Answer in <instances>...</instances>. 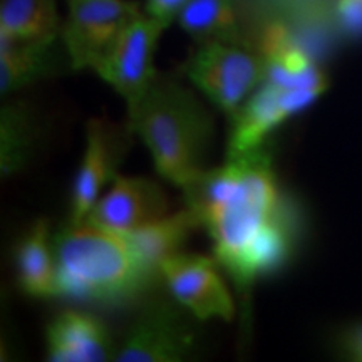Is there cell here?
<instances>
[{"instance_id": "8fae6325", "label": "cell", "mask_w": 362, "mask_h": 362, "mask_svg": "<svg viewBox=\"0 0 362 362\" xmlns=\"http://www.w3.org/2000/svg\"><path fill=\"white\" fill-rule=\"evenodd\" d=\"M124 136L106 119H90L86 128V149L74 188H72L69 223H83L99 200L107 181L115 180L116 168L123 160Z\"/></svg>"}, {"instance_id": "30bf717a", "label": "cell", "mask_w": 362, "mask_h": 362, "mask_svg": "<svg viewBox=\"0 0 362 362\" xmlns=\"http://www.w3.org/2000/svg\"><path fill=\"white\" fill-rule=\"evenodd\" d=\"M168 215V198L156 181L117 173L112 187L94 203L86 221L128 235Z\"/></svg>"}, {"instance_id": "7c38bea8", "label": "cell", "mask_w": 362, "mask_h": 362, "mask_svg": "<svg viewBox=\"0 0 362 362\" xmlns=\"http://www.w3.org/2000/svg\"><path fill=\"white\" fill-rule=\"evenodd\" d=\"M259 52L265 62V81L285 89L310 90L322 94L327 81L305 47L279 22L262 33Z\"/></svg>"}, {"instance_id": "e0dca14e", "label": "cell", "mask_w": 362, "mask_h": 362, "mask_svg": "<svg viewBox=\"0 0 362 362\" xmlns=\"http://www.w3.org/2000/svg\"><path fill=\"white\" fill-rule=\"evenodd\" d=\"M176 21L197 44L243 42L237 0H189Z\"/></svg>"}, {"instance_id": "5bb4252c", "label": "cell", "mask_w": 362, "mask_h": 362, "mask_svg": "<svg viewBox=\"0 0 362 362\" xmlns=\"http://www.w3.org/2000/svg\"><path fill=\"white\" fill-rule=\"evenodd\" d=\"M202 226V221L189 208L166 215L134 230L128 235L129 245L149 272L161 279V264L181 252L189 235Z\"/></svg>"}, {"instance_id": "3957f363", "label": "cell", "mask_w": 362, "mask_h": 362, "mask_svg": "<svg viewBox=\"0 0 362 362\" xmlns=\"http://www.w3.org/2000/svg\"><path fill=\"white\" fill-rule=\"evenodd\" d=\"M128 128L148 146L158 173L176 187L205 170L214 117L183 84L158 76L146 96L128 111Z\"/></svg>"}, {"instance_id": "2e32d148", "label": "cell", "mask_w": 362, "mask_h": 362, "mask_svg": "<svg viewBox=\"0 0 362 362\" xmlns=\"http://www.w3.org/2000/svg\"><path fill=\"white\" fill-rule=\"evenodd\" d=\"M49 228L47 220H37L17 248L19 284L33 297L57 296L56 260Z\"/></svg>"}, {"instance_id": "7a4b0ae2", "label": "cell", "mask_w": 362, "mask_h": 362, "mask_svg": "<svg viewBox=\"0 0 362 362\" xmlns=\"http://www.w3.org/2000/svg\"><path fill=\"white\" fill-rule=\"evenodd\" d=\"M57 296L117 304L139 296L155 282L124 235L89 221L69 223L52 242Z\"/></svg>"}, {"instance_id": "d6986e66", "label": "cell", "mask_w": 362, "mask_h": 362, "mask_svg": "<svg viewBox=\"0 0 362 362\" xmlns=\"http://www.w3.org/2000/svg\"><path fill=\"white\" fill-rule=\"evenodd\" d=\"M51 45L17 42L0 37V93H16L47 74Z\"/></svg>"}, {"instance_id": "ffe728a7", "label": "cell", "mask_w": 362, "mask_h": 362, "mask_svg": "<svg viewBox=\"0 0 362 362\" xmlns=\"http://www.w3.org/2000/svg\"><path fill=\"white\" fill-rule=\"evenodd\" d=\"M188 2L189 0H146L144 12L155 21L161 22L165 27H168L171 22L178 19L180 12Z\"/></svg>"}, {"instance_id": "277c9868", "label": "cell", "mask_w": 362, "mask_h": 362, "mask_svg": "<svg viewBox=\"0 0 362 362\" xmlns=\"http://www.w3.org/2000/svg\"><path fill=\"white\" fill-rule=\"evenodd\" d=\"M188 79L232 119L242 104L265 81L259 49L245 42H205L187 62Z\"/></svg>"}, {"instance_id": "9c48e42d", "label": "cell", "mask_w": 362, "mask_h": 362, "mask_svg": "<svg viewBox=\"0 0 362 362\" xmlns=\"http://www.w3.org/2000/svg\"><path fill=\"white\" fill-rule=\"evenodd\" d=\"M317 98L319 94L310 90L285 89L264 81L230 119L232 131L226 160L259 151L272 131L310 106Z\"/></svg>"}, {"instance_id": "6da1fadb", "label": "cell", "mask_w": 362, "mask_h": 362, "mask_svg": "<svg viewBox=\"0 0 362 362\" xmlns=\"http://www.w3.org/2000/svg\"><path fill=\"white\" fill-rule=\"evenodd\" d=\"M187 208L214 240L218 265L243 298L264 275L287 262L292 223L269 156L262 149L202 170L185 187Z\"/></svg>"}, {"instance_id": "8992f818", "label": "cell", "mask_w": 362, "mask_h": 362, "mask_svg": "<svg viewBox=\"0 0 362 362\" xmlns=\"http://www.w3.org/2000/svg\"><path fill=\"white\" fill-rule=\"evenodd\" d=\"M67 6L61 39L76 71L96 69L128 22L141 12L128 0H67Z\"/></svg>"}, {"instance_id": "7402d4cb", "label": "cell", "mask_w": 362, "mask_h": 362, "mask_svg": "<svg viewBox=\"0 0 362 362\" xmlns=\"http://www.w3.org/2000/svg\"><path fill=\"white\" fill-rule=\"evenodd\" d=\"M344 349L352 359L362 361V324L352 327L344 337Z\"/></svg>"}, {"instance_id": "5b68a950", "label": "cell", "mask_w": 362, "mask_h": 362, "mask_svg": "<svg viewBox=\"0 0 362 362\" xmlns=\"http://www.w3.org/2000/svg\"><path fill=\"white\" fill-rule=\"evenodd\" d=\"M166 27L141 11L124 27L123 33L94 69L126 101L128 111L136 107L155 83V52Z\"/></svg>"}, {"instance_id": "52a82bcc", "label": "cell", "mask_w": 362, "mask_h": 362, "mask_svg": "<svg viewBox=\"0 0 362 362\" xmlns=\"http://www.w3.org/2000/svg\"><path fill=\"white\" fill-rule=\"evenodd\" d=\"M178 304V302H176ZM189 312L168 300L144 307L116 352L117 362H181L192 356L197 332Z\"/></svg>"}, {"instance_id": "4fadbf2b", "label": "cell", "mask_w": 362, "mask_h": 362, "mask_svg": "<svg viewBox=\"0 0 362 362\" xmlns=\"http://www.w3.org/2000/svg\"><path fill=\"white\" fill-rule=\"evenodd\" d=\"M45 339L52 362H101L112 356L106 325L86 312H61L49 324Z\"/></svg>"}, {"instance_id": "ba28073f", "label": "cell", "mask_w": 362, "mask_h": 362, "mask_svg": "<svg viewBox=\"0 0 362 362\" xmlns=\"http://www.w3.org/2000/svg\"><path fill=\"white\" fill-rule=\"evenodd\" d=\"M218 262L197 253H176L161 264L171 297L197 320H233L237 307L220 275Z\"/></svg>"}, {"instance_id": "ac0fdd59", "label": "cell", "mask_w": 362, "mask_h": 362, "mask_svg": "<svg viewBox=\"0 0 362 362\" xmlns=\"http://www.w3.org/2000/svg\"><path fill=\"white\" fill-rule=\"evenodd\" d=\"M37 139L34 112L25 103H6L0 116V171L11 176L25 166Z\"/></svg>"}, {"instance_id": "44dd1931", "label": "cell", "mask_w": 362, "mask_h": 362, "mask_svg": "<svg viewBox=\"0 0 362 362\" xmlns=\"http://www.w3.org/2000/svg\"><path fill=\"white\" fill-rule=\"evenodd\" d=\"M339 19L351 34L362 33V0H339Z\"/></svg>"}, {"instance_id": "9a60e30c", "label": "cell", "mask_w": 362, "mask_h": 362, "mask_svg": "<svg viewBox=\"0 0 362 362\" xmlns=\"http://www.w3.org/2000/svg\"><path fill=\"white\" fill-rule=\"evenodd\" d=\"M56 0H2L0 37L17 42L52 45L61 35Z\"/></svg>"}]
</instances>
